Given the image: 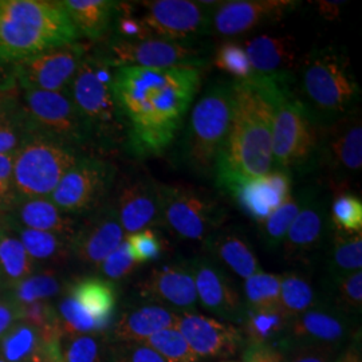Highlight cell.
I'll list each match as a JSON object with an SVG mask.
<instances>
[{"label": "cell", "mask_w": 362, "mask_h": 362, "mask_svg": "<svg viewBox=\"0 0 362 362\" xmlns=\"http://www.w3.org/2000/svg\"><path fill=\"white\" fill-rule=\"evenodd\" d=\"M203 66L118 67L112 88L136 157L163 155L180 132L200 90Z\"/></svg>", "instance_id": "cell-1"}, {"label": "cell", "mask_w": 362, "mask_h": 362, "mask_svg": "<svg viewBox=\"0 0 362 362\" xmlns=\"http://www.w3.org/2000/svg\"><path fill=\"white\" fill-rule=\"evenodd\" d=\"M233 119L214 170L216 184L263 176L274 169L272 107L255 77L233 82Z\"/></svg>", "instance_id": "cell-2"}, {"label": "cell", "mask_w": 362, "mask_h": 362, "mask_svg": "<svg viewBox=\"0 0 362 362\" xmlns=\"http://www.w3.org/2000/svg\"><path fill=\"white\" fill-rule=\"evenodd\" d=\"M79 38L65 7L55 0H0V64L13 65Z\"/></svg>", "instance_id": "cell-3"}, {"label": "cell", "mask_w": 362, "mask_h": 362, "mask_svg": "<svg viewBox=\"0 0 362 362\" xmlns=\"http://www.w3.org/2000/svg\"><path fill=\"white\" fill-rule=\"evenodd\" d=\"M257 78L272 107L274 169L291 173L315 168L320 125L293 90L294 76Z\"/></svg>", "instance_id": "cell-4"}, {"label": "cell", "mask_w": 362, "mask_h": 362, "mask_svg": "<svg viewBox=\"0 0 362 362\" xmlns=\"http://www.w3.org/2000/svg\"><path fill=\"white\" fill-rule=\"evenodd\" d=\"M296 71L298 97L320 127L356 112L361 89L348 58L336 49L311 50Z\"/></svg>", "instance_id": "cell-5"}, {"label": "cell", "mask_w": 362, "mask_h": 362, "mask_svg": "<svg viewBox=\"0 0 362 362\" xmlns=\"http://www.w3.org/2000/svg\"><path fill=\"white\" fill-rule=\"evenodd\" d=\"M113 71L100 52H86L66 91L89 130L91 144L103 148L125 143V128L112 88Z\"/></svg>", "instance_id": "cell-6"}, {"label": "cell", "mask_w": 362, "mask_h": 362, "mask_svg": "<svg viewBox=\"0 0 362 362\" xmlns=\"http://www.w3.org/2000/svg\"><path fill=\"white\" fill-rule=\"evenodd\" d=\"M231 83H214L192 106L181 144L187 167L203 176L214 175L233 119Z\"/></svg>", "instance_id": "cell-7"}, {"label": "cell", "mask_w": 362, "mask_h": 362, "mask_svg": "<svg viewBox=\"0 0 362 362\" xmlns=\"http://www.w3.org/2000/svg\"><path fill=\"white\" fill-rule=\"evenodd\" d=\"M157 197L158 223L184 240L204 243L227 218L215 197L185 185L157 182Z\"/></svg>", "instance_id": "cell-8"}, {"label": "cell", "mask_w": 362, "mask_h": 362, "mask_svg": "<svg viewBox=\"0 0 362 362\" xmlns=\"http://www.w3.org/2000/svg\"><path fill=\"white\" fill-rule=\"evenodd\" d=\"M81 151L43 136H34L13 156V189L16 200L50 197Z\"/></svg>", "instance_id": "cell-9"}, {"label": "cell", "mask_w": 362, "mask_h": 362, "mask_svg": "<svg viewBox=\"0 0 362 362\" xmlns=\"http://www.w3.org/2000/svg\"><path fill=\"white\" fill-rule=\"evenodd\" d=\"M21 106L37 136L81 151L90 134L67 93L21 90Z\"/></svg>", "instance_id": "cell-10"}, {"label": "cell", "mask_w": 362, "mask_h": 362, "mask_svg": "<svg viewBox=\"0 0 362 362\" xmlns=\"http://www.w3.org/2000/svg\"><path fill=\"white\" fill-rule=\"evenodd\" d=\"M116 179L113 164L100 157L81 156L50 194L52 203L67 215L86 216L107 200Z\"/></svg>", "instance_id": "cell-11"}, {"label": "cell", "mask_w": 362, "mask_h": 362, "mask_svg": "<svg viewBox=\"0 0 362 362\" xmlns=\"http://www.w3.org/2000/svg\"><path fill=\"white\" fill-rule=\"evenodd\" d=\"M321 167L334 185H348L362 169V124L357 112L320 127L315 168Z\"/></svg>", "instance_id": "cell-12"}, {"label": "cell", "mask_w": 362, "mask_h": 362, "mask_svg": "<svg viewBox=\"0 0 362 362\" xmlns=\"http://www.w3.org/2000/svg\"><path fill=\"white\" fill-rule=\"evenodd\" d=\"M88 49L82 43L52 47L11 65L19 90L66 93Z\"/></svg>", "instance_id": "cell-13"}, {"label": "cell", "mask_w": 362, "mask_h": 362, "mask_svg": "<svg viewBox=\"0 0 362 362\" xmlns=\"http://www.w3.org/2000/svg\"><path fill=\"white\" fill-rule=\"evenodd\" d=\"M219 1L151 0L143 1L144 23L155 38L194 42L211 31L214 8Z\"/></svg>", "instance_id": "cell-14"}, {"label": "cell", "mask_w": 362, "mask_h": 362, "mask_svg": "<svg viewBox=\"0 0 362 362\" xmlns=\"http://www.w3.org/2000/svg\"><path fill=\"white\" fill-rule=\"evenodd\" d=\"M113 69L118 67H173L204 66L203 49L194 42H173L152 38L136 42L109 39L98 50Z\"/></svg>", "instance_id": "cell-15"}, {"label": "cell", "mask_w": 362, "mask_h": 362, "mask_svg": "<svg viewBox=\"0 0 362 362\" xmlns=\"http://www.w3.org/2000/svg\"><path fill=\"white\" fill-rule=\"evenodd\" d=\"M219 187L231 194L239 208L258 224L293 194L291 173L281 169H272L258 177L224 181Z\"/></svg>", "instance_id": "cell-16"}, {"label": "cell", "mask_w": 362, "mask_h": 362, "mask_svg": "<svg viewBox=\"0 0 362 362\" xmlns=\"http://www.w3.org/2000/svg\"><path fill=\"white\" fill-rule=\"evenodd\" d=\"M197 302L223 322H240L246 303L227 272L207 257L189 262Z\"/></svg>", "instance_id": "cell-17"}, {"label": "cell", "mask_w": 362, "mask_h": 362, "mask_svg": "<svg viewBox=\"0 0 362 362\" xmlns=\"http://www.w3.org/2000/svg\"><path fill=\"white\" fill-rule=\"evenodd\" d=\"M83 218L71 238V255L86 266L98 267L124 242L125 233L112 202Z\"/></svg>", "instance_id": "cell-18"}, {"label": "cell", "mask_w": 362, "mask_h": 362, "mask_svg": "<svg viewBox=\"0 0 362 362\" xmlns=\"http://www.w3.org/2000/svg\"><path fill=\"white\" fill-rule=\"evenodd\" d=\"M299 6L296 0H228L214 8L211 30L220 37H238L259 26L282 21Z\"/></svg>", "instance_id": "cell-19"}, {"label": "cell", "mask_w": 362, "mask_h": 362, "mask_svg": "<svg viewBox=\"0 0 362 362\" xmlns=\"http://www.w3.org/2000/svg\"><path fill=\"white\" fill-rule=\"evenodd\" d=\"M140 297L164 308L194 313L197 296L189 262L153 267L137 286Z\"/></svg>", "instance_id": "cell-20"}, {"label": "cell", "mask_w": 362, "mask_h": 362, "mask_svg": "<svg viewBox=\"0 0 362 362\" xmlns=\"http://www.w3.org/2000/svg\"><path fill=\"white\" fill-rule=\"evenodd\" d=\"M330 228L326 199L314 191H308L306 202L290 226L281 246L286 260H306L324 246Z\"/></svg>", "instance_id": "cell-21"}, {"label": "cell", "mask_w": 362, "mask_h": 362, "mask_svg": "<svg viewBox=\"0 0 362 362\" xmlns=\"http://www.w3.org/2000/svg\"><path fill=\"white\" fill-rule=\"evenodd\" d=\"M176 329L199 358L230 357L245 342L236 326L197 313H180Z\"/></svg>", "instance_id": "cell-22"}, {"label": "cell", "mask_w": 362, "mask_h": 362, "mask_svg": "<svg viewBox=\"0 0 362 362\" xmlns=\"http://www.w3.org/2000/svg\"><path fill=\"white\" fill-rule=\"evenodd\" d=\"M112 203L125 235L158 224L157 181L153 179L134 177L124 181Z\"/></svg>", "instance_id": "cell-23"}, {"label": "cell", "mask_w": 362, "mask_h": 362, "mask_svg": "<svg viewBox=\"0 0 362 362\" xmlns=\"http://www.w3.org/2000/svg\"><path fill=\"white\" fill-rule=\"evenodd\" d=\"M350 333L348 314L336 308H311L288 320L285 341L291 344H320L342 346Z\"/></svg>", "instance_id": "cell-24"}, {"label": "cell", "mask_w": 362, "mask_h": 362, "mask_svg": "<svg viewBox=\"0 0 362 362\" xmlns=\"http://www.w3.org/2000/svg\"><path fill=\"white\" fill-rule=\"evenodd\" d=\"M248 59L262 77H293L297 70L298 46L293 35H258L243 45Z\"/></svg>", "instance_id": "cell-25"}, {"label": "cell", "mask_w": 362, "mask_h": 362, "mask_svg": "<svg viewBox=\"0 0 362 362\" xmlns=\"http://www.w3.org/2000/svg\"><path fill=\"white\" fill-rule=\"evenodd\" d=\"M204 246L207 258L243 281L263 272L254 248L236 228H219L208 238Z\"/></svg>", "instance_id": "cell-26"}, {"label": "cell", "mask_w": 362, "mask_h": 362, "mask_svg": "<svg viewBox=\"0 0 362 362\" xmlns=\"http://www.w3.org/2000/svg\"><path fill=\"white\" fill-rule=\"evenodd\" d=\"M180 313L156 303L124 311L112 330L113 344H145L156 333L176 327Z\"/></svg>", "instance_id": "cell-27"}, {"label": "cell", "mask_w": 362, "mask_h": 362, "mask_svg": "<svg viewBox=\"0 0 362 362\" xmlns=\"http://www.w3.org/2000/svg\"><path fill=\"white\" fill-rule=\"evenodd\" d=\"M6 216L15 223L37 231L55 233L71 240L77 231L78 220L61 211L50 197H31L16 200Z\"/></svg>", "instance_id": "cell-28"}, {"label": "cell", "mask_w": 362, "mask_h": 362, "mask_svg": "<svg viewBox=\"0 0 362 362\" xmlns=\"http://www.w3.org/2000/svg\"><path fill=\"white\" fill-rule=\"evenodd\" d=\"M59 341H52L30 325L16 322L0 339V358L4 362L62 360Z\"/></svg>", "instance_id": "cell-29"}, {"label": "cell", "mask_w": 362, "mask_h": 362, "mask_svg": "<svg viewBox=\"0 0 362 362\" xmlns=\"http://www.w3.org/2000/svg\"><path fill=\"white\" fill-rule=\"evenodd\" d=\"M79 37L104 38L110 30L118 1L113 0H61Z\"/></svg>", "instance_id": "cell-30"}, {"label": "cell", "mask_w": 362, "mask_h": 362, "mask_svg": "<svg viewBox=\"0 0 362 362\" xmlns=\"http://www.w3.org/2000/svg\"><path fill=\"white\" fill-rule=\"evenodd\" d=\"M67 294L104 329L110 322L117 305L116 288L100 276L82 278L67 288Z\"/></svg>", "instance_id": "cell-31"}, {"label": "cell", "mask_w": 362, "mask_h": 362, "mask_svg": "<svg viewBox=\"0 0 362 362\" xmlns=\"http://www.w3.org/2000/svg\"><path fill=\"white\" fill-rule=\"evenodd\" d=\"M1 221L15 233L25 247L27 254L35 263L38 262H64L71 255V240L45 231L26 228L6 216H0Z\"/></svg>", "instance_id": "cell-32"}, {"label": "cell", "mask_w": 362, "mask_h": 362, "mask_svg": "<svg viewBox=\"0 0 362 362\" xmlns=\"http://www.w3.org/2000/svg\"><path fill=\"white\" fill-rule=\"evenodd\" d=\"M37 270L21 240L0 219V285L7 290Z\"/></svg>", "instance_id": "cell-33"}, {"label": "cell", "mask_w": 362, "mask_h": 362, "mask_svg": "<svg viewBox=\"0 0 362 362\" xmlns=\"http://www.w3.org/2000/svg\"><path fill=\"white\" fill-rule=\"evenodd\" d=\"M327 274L330 284L351 272H361L362 233H348L330 228Z\"/></svg>", "instance_id": "cell-34"}, {"label": "cell", "mask_w": 362, "mask_h": 362, "mask_svg": "<svg viewBox=\"0 0 362 362\" xmlns=\"http://www.w3.org/2000/svg\"><path fill=\"white\" fill-rule=\"evenodd\" d=\"M242 324V337L248 348L272 346L275 341H285L288 320L278 311L254 310L246 308Z\"/></svg>", "instance_id": "cell-35"}, {"label": "cell", "mask_w": 362, "mask_h": 362, "mask_svg": "<svg viewBox=\"0 0 362 362\" xmlns=\"http://www.w3.org/2000/svg\"><path fill=\"white\" fill-rule=\"evenodd\" d=\"M308 197V189L297 194H291L282 206L276 208L272 215L259 224V233L264 245L269 248H279L285 239L290 226L297 218L298 212L305 204Z\"/></svg>", "instance_id": "cell-36"}, {"label": "cell", "mask_w": 362, "mask_h": 362, "mask_svg": "<svg viewBox=\"0 0 362 362\" xmlns=\"http://www.w3.org/2000/svg\"><path fill=\"white\" fill-rule=\"evenodd\" d=\"M315 300V291L303 274L290 272L281 275V310L287 320L314 308Z\"/></svg>", "instance_id": "cell-37"}, {"label": "cell", "mask_w": 362, "mask_h": 362, "mask_svg": "<svg viewBox=\"0 0 362 362\" xmlns=\"http://www.w3.org/2000/svg\"><path fill=\"white\" fill-rule=\"evenodd\" d=\"M246 308L254 310H281V275L260 272L245 281ZM284 314V313H282Z\"/></svg>", "instance_id": "cell-38"}, {"label": "cell", "mask_w": 362, "mask_h": 362, "mask_svg": "<svg viewBox=\"0 0 362 362\" xmlns=\"http://www.w3.org/2000/svg\"><path fill=\"white\" fill-rule=\"evenodd\" d=\"M62 291V282L54 272H34L26 279L8 288L6 297L15 306L27 305L38 300H47Z\"/></svg>", "instance_id": "cell-39"}, {"label": "cell", "mask_w": 362, "mask_h": 362, "mask_svg": "<svg viewBox=\"0 0 362 362\" xmlns=\"http://www.w3.org/2000/svg\"><path fill=\"white\" fill-rule=\"evenodd\" d=\"M34 136L21 104L0 116V155L15 153Z\"/></svg>", "instance_id": "cell-40"}, {"label": "cell", "mask_w": 362, "mask_h": 362, "mask_svg": "<svg viewBox=\"0 0 362 362\" xmlns=\"http://www.w3.org/2000/svg\"><path fill=\"white\" fill-rule=\"evenodd\" d=\"M18 322L35 327L52 341H59L62 337V326L58 311L49 300H38L16 306Z\"/></svg>", "instance_id": "cell-41"}, {"label": "cell", "mask_w": 362, "mask_h": 362, "mask_svg": "<svg viewBox=\"0 0 362 362\" xmlns=\"http://www.w3.org/2000/svg\"><path fill=\"white\" fill-rule=\"evenodd\" d=\"M330 226L338 231L362 233V202L356 194L341 191L329 208Z\"/></svg>", "instance_id": "cell-42"}, {"label": "cell", "mask_w": 362, "mask_h": 362, "mask_svg": "<svg viewBox=\"0 0 362 362\" xmlns=\"http://www.w3.org/2000/svg\"><path fill=\"white\" fill-rule=\"evenodd\" d=\"M145 345L155 350L164 362H197L199 360L176 327L156 333L145 342Z\"/></svg>", "instance_id": "cell-43"}, {"label": "cell", "mask_w": 362, "mask_h": 362, "mask_svg": "<svg viewBox=\"0 0 362 362\" xmlns=\"http://www.w3.org/2000/svg\"><path fill=\"white\" fill-rule=\"evenodd\" d=\"M59 353L64 362H103V339L95 334H62Z\"/></svg>", "instance_id": "cell-44"}, {"label": "cell", "mask_w": 362, "mask_h": 362, "mask_svg": "<svg viewBox=\"0 0 362 362\" xmlns=\"http://www.w3.org/2000/svg\"><path fill=\"white\" fill-rule=\"evenodd\" d=\"M215 66L235 78V82L248 81L255 77V71L248 59L243 45L227 40L223 42L215 54Z\"/></svg>", "instance_id": "cell-45"}, {"label": "cell", "mask_w": 362, "mask_h": 362, "mask_svg": "<svg viewBox=\"0 0 362 362\" xmlns=\"http://www.w3.org/2000/svg\"><path fill=\"white\" fill-rule=\"evenodd\" d=\"M57 311L61 320L62 334H97L105 330L69 294L61 299Z\"/></svg>", "instance_id": "cell-46"}, {"label": "cell", "mask_w": 362, "mask_h": 362, "mask_svg": "<svg viewBox=\"0 0 362 362\" xmlns=\"http://www.w3.org/2000/svg\"><path fill=\"white\" fill-rule=\"evenodd\" d=\"M110 30L113 31V35L110 39L116 40L136 42L155 38L149 28L144 23L143 18L134 15L129 4L125 3H118Z\"/></svg>", "instance_id": "cell-47"}, {"label": "cell", "mask_w": 362, "mask_h": 362, "mask_svg": "<svg viewBox=\"0 0 362 362\" xmlns=\"http://www.w3.org/2000/svg\"><path fill=\"white\" fill-rule=\"evenodd\" d=\"M336 309L345 314H360L362 310V272H351L332 282Z\"/></svg>", "instance_id": "cell-48"}, {"label": "cell", "mask_w": 362, "mask_h": 362, "mask_svg": "<svg viewBox=\"0 0 362 362\" xmlns=\"http://www.w3.org/2000/svg\"><path fill=\"white\" fill-rule=\"evenodd\" d=\"M140 264L134 260L129 245L124 242L117 247L116 250L105 259L104 262L98 266L100 272L104 275V279L112 281H121L129 276Z\"/></svg>", "instance_id": "cell-49"}, {"label": "cell", "mask_w": 362, "mask_h": 362, "mask_svg": "<svg viewBox=\"0 0 362 362\" xmlns=\"http://www.w3.org/2000/svg\"><path fill=\"white\" fill-rule=\"evenodd\" d=\"M134 260L139 264L152 262L163 254V242L153 228H145L139 233L125 235Z\"/></svg>", "instance_id": "cell-50"}, {"label": "cell", "mask_w": 362, "mask_h": 362, "mask_svg": "<svg viewBox=\"0 0 362 362\" xmlns=\"http://www.w3.org/2000/svg\"><path fill=\"white\" fill-rule=\"evenodd\" d=\"M341 348L320 344H291L286 353H282V362H334Z\"/></svg>", "instance_id": "cell-51"}, {"label": "cell", "mask_w": 362, "mask_h": 362, "mask_svg": "<svg viewBox=\"0 0 362 362\" xmlns=\"http://www.w3.org/2000/svg\"><path fill=\"white\" fill-rule=\"evenodd\" d=\"M112 362H164V360L145 344H113L109 348Z\"/></svg>", "instance_id": "cell-52"}, {"label": "cell", "mask_w": 362, "mask_h": 362, "mask_svg": "<svg viewBox=\"0 0 362 362\" xmlns=\"http://www.w3.org/2000/svg\"><path fill=\"white\" fill-rule=\"evenodd\" d=\"M13 156L0 155V216L10 212L16 196L13 189Z\"/></svg>", "instance_id": "cell-53"}, {"label": "cell", "mask_w": 362, "mask_h": 362, "mask_svg": "<svg viewBox=\"0 0 362 362\" xmlns=\"http://www.w3.org/2000/svg\"><path fill=\"white\" fill-rule=\"evenodd\" d=\"M16 322V306L6 296H0V339Z\"/></svg>", "instance_id": "cell-54"}, {"label": "cell", "mask_w": 362, "mask_h": 362, "mask_svg": "<svg viewBox=\"0 0 362 362\" xmlns=\"http://www.w3.org/2000/svg\"><path fill=\"white\" fill-rule=\"evenodd\" d=\"M282 351L275 349L274 346H262V348H248L245 362H282Z\"/></svg>", "instance_id": "cell-55"}, {"label": "cell", "mask_w": 362, "mask_h": 362, "mask_svg": "<svg viewBox=\"0 0 362 362\" xmlns=\"http://www.w3.org/2000/svg\"><path fill=\"white\" fill-rule=\"evenodd\" d=\"M21 104V90L16 83L0 85V116Z\"/></svg>", "instance_id": "cell-56"}, {"label": "cell", "mask_w": 362, "mask_h": 362, "mask_svg": "<svg viewBox=\"0 0 362 362\" xmlns=\"http://www.w3.org/2000/svg\"><path fill=\"white\" fill-rule=\"evenodd\" d=\"M317 4H318L320 15L326 21H336L344 6L342 1H329V0H321Z\"/></svg>", "instance_id": "cell-57"}, {"label": "cell", "mask_w": 362, "mask_h": 362, "mask_svg": "<svg viewBox=\"0 0 362 362\" xmlns=\"http://www.w3.org/2000/svg\"><path fill=\"white\" fill-rule=\"evenodd\" d=\"M334 362H362L361 350L356 345H351L348 349L339 353Z\"/></svg>", "instance_id": "cell-58"}, {"label": "cell", "mask_w": 362, "mask_h": 362, "mask_svg": "<svg viewBox=\"0 0 362 362\" xmlns=\"http://www.w3.org/2000/svg\"><path fill=\"white\" fill-rule=\"evenodd\" d=\"M8 83H16L13 79L11 65H1L0 64V85H8Z\"/></svg>", "instance_id": "cell-59"}, {"label": "cell", "mask_w": 362, "mask_h": 362, "mask_svg": "<svg viewBox=\"0 0 362 362\" xmlns=\"http://www.w3.org/2000/svg\"><path fill=\"white\" fill-rule=\"evenodd\" d=\"M50 362H64V361H62V360H54V361H50Z\"/></svg>", "instance_id": "cell-60"}, {"label": "cell", "mask_w": 362, "mask_h": 362, "mask_svg": "<svg viewBox=\"0 0 362 362\" xmlns=\"http://www.w3.org/2000/svg\"><path fill=\"white\" fill-rule=\"evenodd\" d=\"M0 362H4V361H3V360H1V358H0Z\"/></svg>", "instance_id": "cell-61"}, {"label": "cell", "mask_w": 362, "mask_h": 362, "mask_svg": "<svg viewBox=\"0 0 362 362\" xmlns=\"http://www.w3.org/2000/svg\"><path fill=\"white\" fill-rule=\"evenodd\" d=\"M223 362H233V361H223Z\"/></svg>", "instance_id": "cell-62"}]
</instances>
